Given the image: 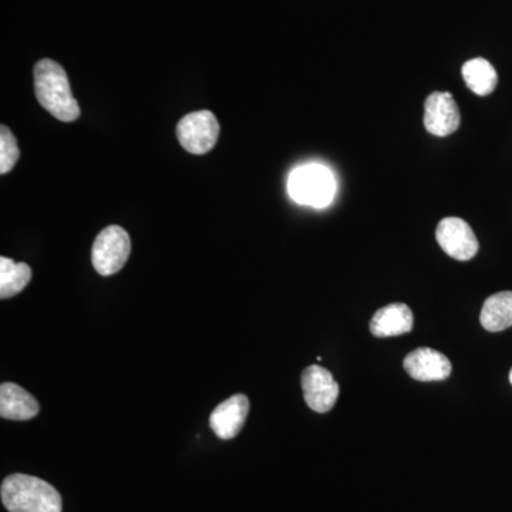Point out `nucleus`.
<instances>
[{
  "instance_id": "obj_9",
  "label": "nucleus",
  "mask_w": 512,
  "mask_h": 512,
  "mask_svg": "<svg viewBox=\"0 0 512 512\" xmlns=\"http://www.w3.org/2000/svg\"><path fill=\"white\" fill-rule=\"evenodd\" d=\"M404 370L417 382H439L453 372L450 360L443 353L430 348L413 350L404 359Z\"/></svg>"
},
{
  "instance_id": "obj_3",
  "label": "nucleus",
  "mask_w": 512,
  "mask_h": 512,
  "mask_svg": "<svg viewBox=\"0 0 512 512\" xmlns=\"http://www.w3.org/2000/svg\"><path fill=\"white\" fill-rule=\"evenodd\" d=\"M288 191L292 200L298 204L315 208L328 207L335 198V177L323 165H303L289 175Z\"/></svg>"
},
{
  "instance_id": "obj_10",
  "label": "nucleus",
  "mask_w": 512,
  "mask_h": 512,
  "mask_svg": "<svg viewBox=\"0 0 512 512\" xmlns=\"http://www.w3.org/2000/svg\"><path fill=\"white\" fill-rule=\"evenodd\" d=\"M249 413V400L245 394H235L215 407L210 416V426L222 440L238 436Z\"/></svg>"
},
{
  "instance_id": "obj_11",
  "label": "nucleus",
  "mask_w": 512,
  "mask_h": 512,
  "mask_svg": "<svg viewBox=\"0 0 512 512\" xmlns=\"http://www.w3.org/2000/svg\"><path fill=\"white\" fill-rule=\"evenodd\" d=\"M414 316L404 303H392L379 309L370 320V330L376 338H392L413 329Z\"/></svg>"
},
{
  "instance_id": "obj_6",
  "label": "nucleus",
  "mask_w": 512,
  "mask_h": 512,
  "mask_svg": "<svg viewBox=\"0 0 512 512\" xmlns=\"http://www.w3.org/2000/svg\"><path fill=\"white\" fill-rule=\"evenodd\" d=\"M305 402L316 413H328L339 397V384L325 367L312 365L302 373Z\"/></svg>"
},
{
  "instance_id": "obj_15",
  "label": "nucleus",
  "mask_w": 512,
  "mask_h": 512,
  "mask_svg": "<svg viewBox=\"0 0 512 512\" xmlns=\"http://www.w3.org/2000/svg\"><path fill=\"white\" fill-rule=\"evenodd\" d=\"M32 279V269L28 264L12 259L0 258V298L9 299L18 295Z\"/></svg>"
},
{
  "instance_id": "obj_8",
  "label": "nucleus",
  "mask_w": 512,
  "mask_h": 512,
  "mask_svg": "<svg viewBox=\"0 0 512 512\" xmlns=\"http://www.w3.org/2000/svg\"><path fill=\"white\" fill-rule=\"evenodd\" d=\"M460 124V109L453 94L434 92L427 97L424 103V127L430 134L437 137L451 136Z\"/></svg>"
},
{
  "instance_id": "obj_12",
  "label": "nucleus",
  "mask_w": 512,
  "mask_h": 512,
  "mask_svg": "<svg viewBox=\"0 0 512 512\" xmlns=\"http://www.w3.org/2000/svg\"><path fill=\"white\" fill-rule=\"evenodd\" d=\"M40 412L35 397L15 383L0 386V416L6 420H30Z\"/></svg>"
},
{
  "instance_id": "obj_1",
  "label": "nucleus",
  "mask_w": 512,
  "mask_h": 512,
  "mask_svg": "<svg viewBox=\"0 0 512 512\" xmlns=\"http://www.w3.org/2000/svg\"><path fill=\"white\" fill-rule=\"evenodd\" d=\"M37 101L57 120L72 123L80 117V107L72 94L67 74L55 60L43 59L33 70Z\"/></svg>"
},
{
  "instance_id": "obj_14",
  "label": "nucleus",
  "mask_w": 512,
  "mask_h": 512,
  "mask_svg": "<svg viewBox=\"0 0 512 512\" xmlns=\"http://www.w3.org/2000/svg\"><path fill=\"white\" fill-rule=\"evenodd\" d=\"M461 74L468 89L477 96H488L494 92L498 84V74L493 64L481 57L464 63Z\"/></svg>"
},
{
  "instance_id": "obj_16",
  "label": "nucleus",
  "mask_w": 512,
  "mask_h": 512,
  "mask_svg": "<svg viewBox=\"0 0 512 512\" xmlns=\"http://www.w3.org/2000/svg\"><path fill=\"white\" fill-rule=\"evenodd\" d=\"M20 151L18 141L8 127H0V174H8L18 163Z\"/></svg>"
},
{
  "instance_id": "obj_2",
  "label": "nucleus",
  "mask_w": 512,
  "mask_h": 512,
  "mask_svg": "<svg viewBox=\"0 0 512 512\" xmlns=\"http://www.w3.org/2000/svg\"><path fill=\"white\" fill-rule=\"evenodd\" d=\"M0 495L9 512H62V497L56 488L37 477H6Z\"/></svg>"
},
{
  "instance_id": "obj_4",
  "label": "nucleus",
  "mask_w": 512,
  "mask_h": 512,
  "mask_svg": "<svg viewBox=\"0 0 512 512\" xmlns=\"http://www.w3.org/2000/svg\"><path fill=\"white\" fill-rule=\"evenodd\" d=\"M131 254V239L126 229L110 225L97 235L92 251V261L97 274L110 276L117 274Z\"/></svg>"
},
{
  "instance_id": "obj_5",
  "label": "nucleus",
  "mask_w": 512,
  "mask_h": 512,
  "mask_svg": "<svg viewBox=\"0 0 512 512\" xmlns=\"http://www.w3.org/2000/svg\"><path fill=\"white\" fill-rule=\"evenodd\" d=\"M177 137L188 153L202 156L211 151L220 137V123L210 110L187 114L178 123Z\"/></svg>"
},
{
  "instance_id": "obj_17",
  "label": "nucleus",
  "mask_w": 512,
  "mask_h": 512,
  "mask_svg": "<svg viewBox=\"0 0 512 512\" xmlns=\"http://www.w3.org/2000/svg\"><path fill=\"white\" fill-rule=\"evenodd\" d=\"M510 382L512 384V370H511V373H510Z\"/></svg>"
},
{
  "instance_id": "obj_13",
  "label": "nucleus",
  "mask_w": 512,
  "mask_h": 512,
  "mask_svg": "<svg viewBox=\"0 0 512 512\" xmlns=\"http://www.w3.org/2000/svg\"><path fill=\"white\" fill-rule=\"evenodd\" d=\"M480 322L488 332H503L512 326V292L490 296L481 309Z\"/></svg>"
},
{
  "instance_id": "obj_7",
  "label": "nucleus",
  "mask_w": 512,
  "mask_h": 512,
  "mask_svg": "<svg viewBox=\"0 0 512 512\" xmlns=\"http://www.w3.org/2000/svg\"><path fill=\"white\" fill-rule=\"evenodd\" d=\"M441 249L457 261H470L477 255L478 241L473 229L461 218L448 217L440 221L436 231Z\"/></svg>"
}]
</instances>
